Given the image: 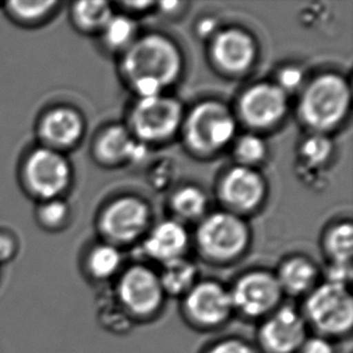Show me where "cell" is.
Instances as JSON below:
<instances>
[{
  "instance_id": "6da1fadb",
  "label": "cell",
  "mask_w": 353,
  "mask_h": 353,
  "mask_svg": "<svg viewBox=\"0 0 353 353\" xmlns=\"http://www.w3.org/2000/svg\"><path fill=\"white\" fill-rule=\"evenodd\" d=\"M311 334L336 341L353 330V298L349 286L322 282L303 299L299 307Z\"/></svg>"
},
{
  "instance_id": "7a4b0ae2",
  "label": "cell",
  "mask_w": 353,
  "mask_h": 353,
  "mask_svg": "<svg viewBox=\"0 0 353 353\" xmlns=\"http://www.w3.org/2000/svg\"><path fill=\"white\" fill-rule=\"evenodd\" d=\"M72 179V165L65 154L40 145L32 148L19 165L21 186L37 203L63 198Z\"/></svg>"
},
{
  "instance_id": "3957f363",
  "label": "cell",
  "mask_w": 353,
  "mask_h": 353,
  "mask_svg": "<svg viewBox=\"0 0 353 353\" xmlns=\"http://www.w3.org/2000/svg\"><path fill=\"white\" fill-rule=\"evenodd\" d=\"M114 299L133 323L157 320L167 303L157 272L143 265H133L119 275Z\"/></svg>"
},
{
  "instance_id": "277c9868",
  "label": "cell",
  "mask_w": 353,
  "mask_h": 353,
  "mask_svg": "<svg viewBox=\"0 0 353 353\" xmlns=\"http://www.w3.org/2000/svg\"><path fill=\"white\" fill-rule=\"evenodd\" d=\"M180 69L181 58L177 48L158 35L139 40L124 56V72L133 82L153 80L167 86L176 79Z\"/></svg>"
},
{
  "instance_id": "5b68a950",
  "label": "cell",
  "mask_w": 353,
  "mask_h": 353,
  "mask_svg": "<svg viewBox=\"0 0 353 353\" xmlns=\"http://www.w3.org/2000/svg\"><path fill=\"white\" fill-rule=\"evenodd\" d=\"M180 314L192 330L210 333L223 328L234 317L230 288L215 280H199L180 299Z\"/></svg>"
},
{
  "instance_id": "8992f818",
  "label": "cell",
  "mask_w": 353,
  "mask_h": 353,
  "mask_svg": "<svg viewBox=\"0 0 353 353\" xmlns=\"http://www.w3.org/2000/svg\"><path fill=\"white\" fill-rule=\"evenodd\" d=\"M234 316L248 322H261L285 303V294L274 272L251 270L230 288Z\"/></svg>"
},
{
  "instance_id": "52a82bcc",
  "label": "cell",
  "mask_w": 353,
  "mask_h": 353,
  "mask_svg": "<svg viewBox=\"0 0 353 353\" xmlns=\"http://www.w3.org/2000/svg\"><path fill=\"white\" fill-rule=\"evenodd\" d=\"M349 104L346 82L335 75H325L307 87L301 99V116L314 128H332L344 119Z\"/></svg>"
},
{
  "instance_id": "ba28073f",
  "label": "cell",
  "mask_w": 353,
  "mask_h": 353,
  "mask_svg": "<svg viewBox=\"0 0 353 353\" xmlns=\"http://www.w3.org/2000/svg\"><path fill=\"white\" fill-rule=\"evenodd\" d=\"M310 334L301 309L283 303L258 322L253 344L259 353H296Z\"/></svg>"
},
{
  "instance_id": "9c48e42d",
  "label": "cell",
  "mask_w": 353,
  "mask_h": 353,
  "mask_svg": "<svg viewBox=\"0 0 353 353\" xmlns=\"http://www.w3.org/2000/svg\"><path fill=\"white\" fill-rule=\"evenodd\" d=\"M234 133V119L219 103L209 101L196 106L187 119V141L198 152H215L230 141Z\"/></svg>"
},
{
  "instance_id": "30bf717a",
  "label": "cell",
  "mask_w": 353,
  "mask_h": 353,
  "mask_svg": "<svg viewBox=\"0 0 353 353\" xmlns=\"http://www.w3.org/2000/svg\"><path fill=\"white\" fill-rule=\"evenodd\" d=\"M246 227L235 216L215 214L204 221L198 232V243L208 259L216 263L234 261L248 246Z\"/></svg>"
},
{
  "instance_id": "8fae6325",
  "label": "cell",
  "mask_w": 353,
  "mask_h": 353,
  "mask_svg": "<svg viewBox=\"0 0 353 353\" xmlns=\"http://www.w3.org/2000/svg\"><path fill=\"white\" fill-rule=\"evenodd\" d=\"M35 132L40 146L64 153L80 143L85 122L72 106L56 105L48 108L39 117Z\"/></svg>"
},
{
  "instance_id": "7c38bea8",
  "label": "cell",
  "mask_w": 353,
  "mask_h": 353,
  "mask_svg": "<svg viewBox=\"0 0 353 353\" xmlns=\"http://www.w3.org/2000/svg\"><path fill=\"white\" fill-rule=\"evenodd\" d=\"M180 119L179 103L159 96L139 101L133 110L132 124L140 138L156 141L170 137L179 127Z\"/></svg>"
},
{
  "instance_id": "4fadbf2b",
  "label": "cell",
  "mask_w": 353,
  "mask_h": 353,
  "mask_svg": "<svg viewBox=\"0 0 353 353\" xmlns=\"http://www.w3.org/2000/svg\"><path fill=\"white\" fill-rule=\"evenodd\" d=\"M148 206L134 198H123L106 209L101 219L103 234L114 241L128 243L148 225Z\"/></svg>"
},
{
  "instance_id": "5bb4252c",
  "label": "cell",
  "mask_w": 353,
  "mask_h": 353,
  "mask_svg": "<svg viewBox=\"0 0 353 353\" xmlns=\"http://www.w3.org/2000/svg\"><path fill=\"white\" fill-rule=\"evenodd\" d=\"M287 109L286 94L280 87L257 85L250 88L240 101V110L248 124L258 128L276 123Z\"/></svg>"
},
{
  "instance_id": "9a60e30c",
  "label": "cell",
  "mask_w": 353,
  "mask_h": 353,
  "mask_svg": "<svg viewBox=\"0 0 353 353\" xmlns=\"http://www.w3.org/2000/svg\"><path fill=\"white\" fill-rule=\"evenodd\" d=\"M212 54L216 63L227 72H243L254 58V45L241 30L230 29L222 32L214 41Z\"/></svg>"
},
{
  "instance_id": "2e32d148",
  "label": "cell",
  "mask_w": 353,
  "mask_h": 353,
  "mask_svg": "<svg viewBox=\"0 0 353 353\" xmlns=\"http://www.w3.org/2000/svg\"><path fill=\"white\" fill-rule=\"evenodd\" d=\"M264 193L261 177L246 168H235L225 177L222 196L239 210H251L258 205Z\"/></svg>"
},
{
  "instance_id": "e0dca14e",
  "label": "cell",
  "mask_w": 353,
  "mask_h": 353,
  "mask_svg": "<svg viewBox=\"0 0 353 353\" xmlns=\"http://www.w3.org/2000/svg\"><path fill=\"white\" fill-rule=\"evenodd\" d=\"M285 296L305 298L319 285V270L304 257H293L282 263L275 272Z\"/></svg>"
},
{
  "instance_id": "ac0fdd59",
  "label": "cell",
  "mask_w": 353,
  "mask_h": 353,
  "mask_svg": "<svg viewBox=\"0 0 353 353\" xmlns=\"http://www.w3.org/2000/svg\"><path fill=\"white\" fill-rule=\"evenodd\" d=\"M188 243L186 230L175 222H164L153 230L143 243L148 257L165 264L182 258Z\"/></svg>"
},
{
  "instance_id": "d6986e66",
  "label": "cell",
  "mask_w": 353,
  "mask_h": 353,
  "mask_svg": "<svg viewBox=\"0 0 353 353\" xmlns=\"http://www.w3.org/2000/svg\"><path fill=\"white\" fill-rule=\"evenodd\" d=\"M6 17L12 23L23 28H38L56 16L61 3L57 0L39 1H8L4 5Z\"/></svg>"
},
{
  "instance_id": "ffe728a7",
  "label": "cell",
  "mask_w": 353,
  "mask_h": 353,
  "mask_svg": "<svg viewBox=\"0 0 353 353\" xmlns=\"http://www.w3.org/2000/svg\"><path fill=\"white\" fill-rule=\"evenodd\" d=\"M158 276L167 298L179 301L199 281L196 265L183 257L163 264V270Z\"/></svg>"
},
{
  "instance_id": "44dd1931",
  "label": "cell",
  "mask_w": 353,
  "mask_h": 353,
  "mask_svg": "<svg viewBox=\"0 0 353 353\" xmlns=\"http://www.w3.org/2000/svg\"><path fill=\"white\" fill-rule=\"evenodd\" d=\"M122 257L117 248L103 243L92 248L85 259V272L94 282H105L119 274Z\"/></svg>"
},
{
  "instance_id": "7402d4cb",
  "label": "cell",
  "mask_w": 353,
  "mask_h": 353,
  "mask_svg": "<svg viewBox=\"0 0 353 353\" xmlns=\"http://www.w3.org/2000/svg\"><path fill=\"white\" fill-rule=\"evenodd\" d=\"M135 141L125 129L111 127L101 134L96 143V156L105 164H116L123 159H130Z\"/></svg>"
},
{
  "instance_id": "603a6c76",
  "label": "cell",
  "mask_w": 353,
  "mask_h": 353,
  "mask_svg": "<svg viewBox=\"0 0 353 353\" xmlns=\"http://www.w3.org/2000/svg\"><path fill=\"white\" fill-rule=\"evenodd\" d=\"M111 17L112 11L106 1H77L70 10L72 23L82 32L103 29Z\"/></svg>"
},
{
  "instance_id": "cb8c5ba5",
  "label": "cell",
  "mask_w": 353,
  "mask_h": 353,
  "mask_svg": "<svg viewBox=\"0 0 353 353\" xmlns=\"http://www.w3.org/2000/svg\"><path fill=\"white\" fill-rule=\"evenodd\" d=\"M70 206L63 198L39 201L34 212L37 223L50 233L62 230L70 220Z\"/></svg>"
},
{
  "instance_id": "d4e9b609",
  "label": "cell",
  "mask_w": 353,
  "mask_h": 353,
  "mask_svg": "<svg viewBox=\"0 0 353 353\" xmlns=\"http://www.w3.org/2000/svg\"><path fill=\"white\" fill-rule=\"evenodd\" d=\"M325 246L332 258V263L351 265L353 253L352 225L346 223L335 227L328 235Z\"/></svg>"
},
{
  "instance_id": "484cf974",
  "label": "cell",
  "mask_w": 353,
  "mask_h": 353,
  "mask_svg": "<svg viewBox=\"0 0 353 353\" xmlns=\"http://www.w3.org/2000/svg\"><path fill=\"white\" fill-rule=\"evenodd\" d=\"M172 206L185 219H196L205 210L206 199L203 192L194 187H186L172 198Z\"/></svg>"
},
{
  "instance_id": "4316f807",
  "label": "cell",
  "mask_w": 353,
  "mask_h": 353,
  "mask_svg": "<svg viewBox=\"0 0 353 353\" xmlns=\"http://www.w3.org/2000/svg\"><path fill=\"white\" fill-rule=\"evenodd\" d=\"M103 32L106 43L111 48H119L130 43L135 27L133 22L124 16H112L103 28Z\"/></svg>"
},
{
  "instance_id": "83f0119b",
  "label": "cell",
  "mask_w": 353,
  "mask_h": 353,
  "mask_svg": "<svg viewBox=\"0 0 353 353\" xmlns=\"http://www.w3.org/2000/svg\"><path fill=\"white\" fill-rule=\"evenodd\" d=\"M201 353H259L256 345L245 338L230 335L208 345Z\"/></svg>"
},
{
  "instance_id": "f1b7e54d",
  "label": "cell",
  "mask_w": 353,
  "mask_h": 353,
  "mask_svg": "<svg viewBox=\"0 0 353 353\" xmlns=\"http://www.w3.org/2000/svg\"><path fill=\"white\" fill-rule=\"evenodd\" d=\"M332 152V143L328 139L315 135L307 139L301 146V154L311 164L325 163Z\"/></svg>"
},
{
  "instance_id": "f546056e",
  "label": "cell",
  "mask_w": 353,
  "mask_h": 353,
  "mask_svg": "<svg viewBox=\"0 0 353 353\" xmlns=\"http://www.w3.org/2000/svg\"><path fill=\"white\" fill-rule=\"evenodd\" d=\"M265 154V146L261 139L246 135L240 139L236 146V156L243 163L259 162Z\"/></svg>"
},
{
  "instance_id": "4dcf8cb0",
  "label": "cell",
  "mask_w": 353,
  "mask_h": 353,
  "mask_svg": "<svg viewBox=\"0 0 353 353\" xmlns=\"http://www.w3.org/2000/svg\"><path fill=\"white\" fill-rule=\"evenodd\" d=\"M19 252V240L14 232L0 228V267L11 263Z\"/></svg>"
},
{
  "instance_id": "1f68e13d",
  "label": "cell",
  "mask_w": 353,
  "mask_h": 353,
  "mask_svg": "<svg viewBox=\"0 0 353 353\" xmlns=\"http://www.w3.org/2000/svg\"><path fill=\"white\" fill-rule=\"evenodd\" d=\"M296 353H338V351L334 341L320 335L310 334Z\"/></svg>"
},
{
  "instance_id": "d6a6232c",
  "label": "cell",
  "mask_w": 353,
  "mask_h": 353,
  "mask_svg": "<svg viewBox=\"0 0 353 353\" xmlns=\"http://www.w3.org/2000/svg\"><path fill=\"white\" fill-rule=\"evenodd\" d=\"M352 280V267L346 264L332 263L325 272V282L349 286Z\"/></svg>"
},
{
  "instance_id": "836d02e7",
  "label": "cell",
  "mask_w": 353,
  "mask_h": 353,
  "mask_svg": "<svg viewBox=\"0 0 353 353\" xmlns=\"http://www.w3.org/2000/svg\"><path fill=\"white\" fill-rule=\"evenodd\" d=\"M279 80H280V85H281L280 88L282 91H294L301 86L303 74L296 68H286L282 70Z\"/></svg>"
}]
</instances>
